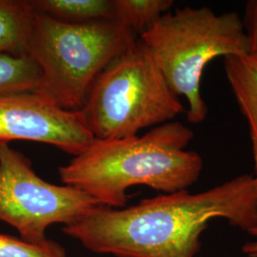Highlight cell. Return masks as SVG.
<instances>
[{
	"label": "cell",
	"mask_w": 257,
	"mask_h": 257,
	"mask_svg": "<svg viewBox=\"0 0 257 257\" xmlns=\"http://www.w3.org/2000/svg\"><path fill=\"white\" fill-rule=\"evenodd\" d=\"M193 136L183 123L170 121L141 137L94 139L68 164L58 167V175L64 185L114 209L126 207L127 191L134 186L166 193L184 191L202 172V157L185 150Z\"/></svg>",
	"instance_id": "cell-2"
},
{
	"label": "cell",
	"mask_w": 257,
	"mask_h": 257,
	"mask_svg": "<svg viewBox=\"0 0 257 257\" xmlns=\"http://www.w3.org/2000/svg\"><path fill=\"white\" fill-rule=\"evenodd\" d=\"M139 38L171 90L187 99V119L193 124L201 123L208 114L200 92L206 66L219 56L248 54V38L238 14L216 15L208 7L170 11Z\"/></svg>",
	"instance_id": "cell-3"
},
{
	"label": "cell",
	"mask_w": 257,
	"mask_h": 257,
	"mask_svg": "<svg viewBox=\"0 0 257 257\" xmlns=\"http://www.w3.org/2000/svg\"><path fill=\"white\" fill-rule=\"evenodd\" d=\"M34 19L29 0H0V55H27Z\"/></svg>",
	"instance_id": "cell-9"
},
{
	"label": "cell",
	"mask_w": 257,
	"mask_h": 257,
	"mask_svg": "<svg viewBox=\"0 0 257 257\" xmlns=\"http://www.w3.org/2000/svg\"><path fill=\"white\" fill-rule=\"evenodd\" d=\"M78 110L94 139L135 137L186 112L140 38L96 76Z\"/></svg>",
	"instance_id": "cell-4"
},
{
	"label": "cell",
	"mask_w": 257,
	"mask_h": 257,
	"mask_svg": "<svg viewBox=\"0 0 257 257\" xmlns=\"http://www.w3.org/2000/svg\"><path fill=\"white\" fill-rule=\"evenodd\" d=\"M99 206L74 187L47 182L29 157L9 144H0V222L14 227L22 240L47 244L49 227L70 225Z\"/></svg>",
	"instance_id": "cell-6"
},
{
	"label": "cell",
	"mask_w": 257,
	"mask_h": 257,
	"mask_svg": "<svg viewBox=\"0 0 257 257\" xmlns=\"http://www.w3.org/2000/svg\"><path fill=\"white\" fill-rule=\"evenodd\" d=\"M243 23L248 38V56L257 60V0L248 1Z\"/></svg>",
	"instance_id": "cell-14"
},
{
	"label": "cell",
	"mask_w": 257,
	"mask_h": 257,
	"mask_svg": "<svg viewBox=\"0 0 257 257\" xmlns=\"http://www.w3.org/2000/svg\"><path fill=\"white\" fill-rule=\"evenodd\" d=\"M0 257H66V252L62 246L52 240L44 245H36L0 233Z\"/></svg>",
	"instance_id": "cell-13"
},
{
	"label": "cell",
	"mask_w": 257,
	"mask_h": 257,
	"mask_svg": "<svg viewBox=\"0 0 257 257\" xmlns=\"http://www.w3.org/2000/svg\"><path fill=\"white\" fill-rule=\"evenodd\" d=\"M138 38L113 20L68 24L35 12L27 55L40 70L37 92L63 109L80 110L96 76Z\"/></svg>",
	"instance_id": "cell-5"
},
{
	"label": "cell",
	"mask_w": 257,
	"mask_h": 257,
	"mask_svg": "<svg viewBox=\"0 0 257 257\" xmlns=\"http://www.w3.org/2000/svg\"><path fill=\"white\" fill-rule=\"evenodd\" d=\"M44 143L77 156L94 138L79 110H66L37 92L0 94V144Z\"/></svg>",
	"instance_id": "cell-7"
},
{
	"label": "cell",
	"mask_w": 257,
	"mask_h": 257,
	"mask_svg": "<svg viewBox=\"0 0 257 257\" xmlns=\"http://www.w3.org/2000/svg\"><path fill=\"white\" fill-rule=\"evenodd\" d=\"M40 78L38 66L28 55H0V94L37 92Z\"/></svg>",
	"instance_id": "cell-12"
},
{
	"label": "cell",
	"mask_w": 257,
	"mask_h": 257,
	"mask_svg": "<svg viewBox=\"0 0 257 257\" xmlns=\"http://www.w3.org/2000/svg\"><path fill=\"white\" fill-rule=\"evenodd\" d=\"M216 218L247 232L256 225L254 176L240 175L202 193H166L127 208L99 206L62 231L97 253L194 257L201 233Z\"/></svg>",
	"instance_id": "cell-1"
},
{
	"label": "cell",
	"mask_w": 257,
	"mask_h": 257,
	"mask_svg": "<svg viewBox=\"0 0 257 257\" xmlns=\"http://www.w3.org/2000/svg\"><path fill=\"white\" fill-rule=\"evenodd\" d=\"M33 9L68 24L113 20L112 0H29Z\"/></svg>",
	"instance_id": "cell-10"
},
{
	"label": "cell",
	"mask_w": 257,
	"mask_h": 257,
	"mask_svg": "<svg viewBox=\"0 0 257 257\" xmlns=\"http://www.w3.org/2000/svg\"><path fill=\"white\" fill-rule=\"evenodd\" d=\"M224 64L231 91L248 122L257 184V60L230 55L224 57Z\"/></svg>",
	"instance_id": "cell-8"
},
{
	"label": "cell",
	"mask_w": 257,
	"mask_h": 257,
	"mask_svg": "<svg viewBox=\"0 0 257 257\" xmlns=\"http://www.w3.org/2000/svg\"><path fill=\"white\" fill-rule=\"evenodd\" d=\"M253 237L257 238V224L248 231ZM242 252L248 257H257V241L248 242L242 246Z\"/></svg>",
	"instance_id": "cell-15"
},
{
	"label": "cell",
	"mask_w": 257,
	"mask_h": 257,
	"mask_svg": "<svg viewBox=\"0 0 257 257\" xmlns=\"http://www.w3.org/2000/svg\"><path fill=\"white\" fill-rule=\"evenodd\" d=\"M113 21L138 37L153 27L175 5L174 0H112Z\"/></svg>",
	"instance_id": "cell-11"
}]
</instances>
